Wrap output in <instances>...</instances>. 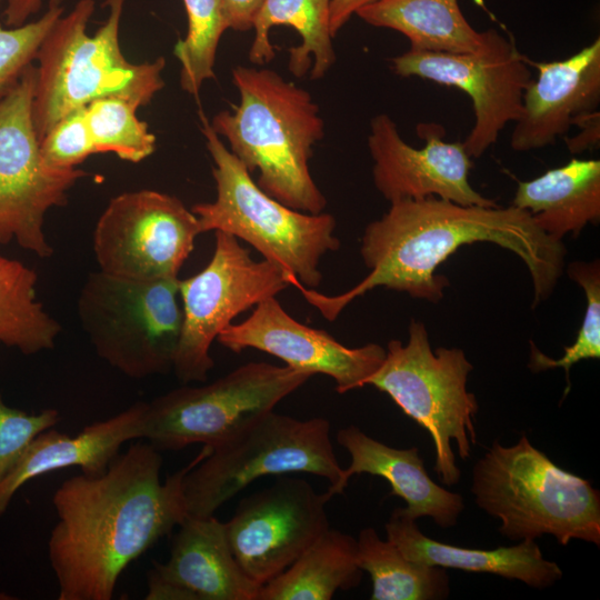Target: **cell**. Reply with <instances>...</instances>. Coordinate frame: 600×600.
Wrapping results in <instances>:
<instances>
[{
	"label": "cell",
	"mask_w": 600,
	"mask_h": 600,
	"mask_svg": "<svg viewBox=\"0 0 600 600\" xmlns=\"http://www.w3.org/2000/svg\"><path fill=\"white\" fill-rule=\"evenodd\" d=\"M211 452L160 480L162 457L136 443L98 476L66 479L52 496L58 521L48 557L59 600H110L123 570L187 517L182 480Z\"/></svg>",
	"instance_id": "1"
},
{
	"label": "cell",
	"mask_w": 600,
	"mask_h": 600,
	"mask_svg": "<svg viewBox=\"0 0 600 600\" xmlns=\"http://www.w3.org/2000/svg\"><path fill=\"white\" fill-rule=\"evenodd\" d=\"M474 242L496 243L522 260L532 280V308L549 298L562 274V241L546 234L526 210L462 206L429 197L391 202L380 219L366 227L360 253L370 272L352 289L326 296L298 281L293 287L329 321L377 287L436 303L449 286L437 268L460 247Z\"/></svg>",
	"instance_id": "2"
},
{
	"label": "cell",
	"mask_w": 600,
	"mask_h": 600,
	"mask_svg": "<svg viewBox=\"0 0 600 600\" xmlns=\"http://www.w3.org/2000/svg\"><path fill=\"white\" fill-rule=\"evenodd\" d=\"M240 101L213 116L210 126L270 197L294 210L323 212L327 199L310 172L313 146L324 123L311 94L267 68L237 66Z\"/></svg>",
	"instance_id": "3"
},
{
	"label": "cell",
	"mask_w": 600,
	"mask_h": 600,
	"mask_svg": "<svg viewBox=\"0 0 600 600\" xmlns=\"http://www.w3.org/2000/svg\"><path fill=\"white\" fill-rule=\"evenodd\" d=\"M94 4L93 0H79L56 21L38 50L32 119L39 141L60 119L93 100L117 97L143 107L164 87V58L133 63L121 51L124 0H106L109 17L89 36Z\"/></svg>",
	"instance_id": "4"
},
{
	"label": "cell",
	"mask_w": 600,
	"mask_h": 600,
	"mask_svg": "<svg viewBox=\"0 0 600 600\" xmlns=\"http://www.w3.org/2000/svg\"><path fill=\"white\" fill-rule=\"evenodd\" d=\"M470 491L509 540L549 534L561 546L573 539L600 546V491L557 466L524 434L508 447L493 441L473 466Z\"/></svg>",
	"instance_id": "5"
},
{
	"label": "cell",
	"mask_w": 600,
	"mask_h": 600,
	"mask_svg": "<svg viewBox=\"0 0 600 600\" xmlns=\"http://www.w3.org/2000/svg\"><path fill=\"white\" fill-rule=\"evenodd\" d=\"M201 131L213 161L217 196L191 208L201 233L221 231L247 242L306 288L319 287L323 256L339 249L333 216L307 213L267 194L243 163L201 116Z\"/></svg>",
	"instance_id": "6"
},
{
	"label": "cell",
	"mask_w": 600,
	"mask_h": 600,
	"mask_svg": "<svg viewBox=\"0 0 600 600\" xmlns=\"http://www.w3.org/2000/svg\"><path fill=\"white\" fill-rule=\"evenodd\" d=\"M473 366L460 348L431 349L424 324L411 320L407 343L391 340L380 368L368 380L428 431L434 446V466L440 481L457 484L461 471L452 442L461 459L477 444L474 418L478 401L467 390Z\"/></svg>",
	"instance_id": "7"
},
{
	"label": "cell",
	"mask_w": 600,
	"mask_h": 600,
	"mask_svg": "<svg viewBox=\"0 0 600 600\" xmlns=\"http://www.w3.org/2000/svg\"><path fill=\"white\" fill-rule=\"evenodd\" d=\"M343 469L333 451L330 423L266 412L211 452L184 474L182 491L187 517H210L227 501L264 476L311 473L340 481Z\"/></svg>",
	"instance_id": "8"
},
{
	"label": "cell",
	"mask_w": 600,
	"mask_h": 600,
	"mask_svg": "<svg viewBox=\"0 0 600 600\" xmlns=\"http://www.w3.org/2000/svg\"><path fill=\"white\" fill-rule=\"evenodd\" d=\"M179 280L89 273L77 313L97 354L133 379L171 371L182 329Z\"/></svg>",
	"instance_id": "9"
},
{
	"label": "cell",
	"mask_w": 600,
	"mask_h": 600,
	"mask_svg": "<svg viewBox=\"0 0 600 600\" xmlns=\"http://www.w3.org/2000/svg\"><path fill=\"white\" fill-rule=\"evenodd\" d=\"M312 376L287 366L248 362L211 383L173 389L150 402L140 438L158 450L211 448L269 412Z\"/></svg>",
	"instance_id": "10"
},
{
	"label": "cell",
	"mask_w": 600,
	"mask_h": 600,
	"mask_svg": "<svg viewBox=\"0 0 600 600\" xmlns=\"http://www.w3.org/2000/svg\"><path fill=\"white\" fill-rule=\"evenodd\" d=\"M214 238L208 264L179 280L182 329L172 370L182 383L206 381L214 366L210 349L219 333L240 313L290 286L281 268L252 259L233 236L214 231Z\"/></svg>",
	"instance_id": "11"
},
{
	"label": "cell",
	"mask_w": 600,
	"mask_h": 600,
	"mask_svg": "<svg viewBox=\"0 0 600 600\" xmlns=\"http://www.w3.org/2000/svg\"><path fill=\"white\" fill-rule=\"evenodd\" d=\"M36 81L31 64L0 100V244L16 241L46 259L53 254L43 230L46 213L64 206L87 172L56 168L42 159L32 119Z\"/></svg>",
	"instance_id": "12"
},
{
	"label": "cell",
	"mask_w": 600,
	"mask_h": 600,
	"mask_svg": "<svg viewBox=\"0 0 600 600\" xmlns=\"http://www.w3.org/2000/svg\"><path fill=\"white\" fill-rule=\"evenodd\" d=\"M400 77H419L456 87L472 102L473 127L462 141L470 158L494 144L507 123L521 117L523 93L532 80L528 59L513 40L497 29L483 31L482 44L472 52L409 49L391 59Z\"/></svg>",
	"instance_id": "13"
},
{
	"label": "cell",
	"mask_w": 600,
	"mask_h": 600,
	"mask_svg": "<svg viewBox=\"0 0 600 600\" xmlns=\"http://www.w3.org/2000/svg\"><path fill=\"white\" fill-rule=\"evenodd\" d=\"M201 234L197 216L174 196L136 190L112 198L93 231L99 270L132 280L178 278Z\"/></svg>",
	"instance_id": "14"
},
{
	"label": "cell",
	"mask_w": 600,
	"mask_h": 600,
	"mask_svg": "<svg viewBox=\"0 0 600 600\" xmlns=\"http://www.w3.org/2000/svg\"><path fill=\"white\" fill-rule=\"evenodd\" d=\"M330 499L296 477L279 478L242 499L224 528L246 576L263 586L293 563L330 528Z\"/></svg>",
	"instance_id": "15"
},
{
	"label": "cell",
	"mask_w": 600,
	"mask_h": 600,
	"mask_svg": "<svg viewBox=\"0 0 600 600\" xmlns=\"http://www.w3.org/2000/svg\"><path fill=\"white\" fill-rule=\"evenodd\" d=\"M217 341L236 353L252 348L293 370L328 376L339 393L367 386L386 357L378 343L349 348L327 331L297 321L276 297L259 302L246 320L228 326Z\"/></svg>",
	"instance_id": "16"
},
{
	"label": "cell",
	"mask_w": 600,
	"mask_h": 600,
	"mask_svg": "<svg viewBox=\"0 0 600 600\" xmlns=\"http://www.w3.org/2000/svg\"><path fill=\"white\" fill-rule=\"evenodd\" d=\"M426 144L414 148L400 136L386 113L370 121L368 148L377 190L390 203L437 197L462 206L496 207L469 181L472 161L462 142H447L438 129H423Z\"/></svg>",
	"instance_id": "17"
},
{
	"label": "cell",
	"mask_w": 600,
	"mask_h": 600,
	"mask_svg": "<svg viewBox=\"0 0 600 600\" xmlns=\"http://www.w3.org/2000/svg\"><path fill=\"white\" fill-rule=\"evenodd\" d=\"M538 70L523 93L522 113L511 133L514 151L553 144L582 116L600 104V39L579 52L551 62H532Z\"/></svg>",
	"instance_id": "18"
},
{
	"label": "cell",
	"mask_w": 600,
	"mask_h": 600,
	"mask_svg": "<svg viewBox=\"0 0 600 600\" xmlns=\"http://www.w3.org/2000/svg\"><path fill=\"white\" fill-rule=\"evenodd\" d=\"M179 527L169 560L153 562L148 577L176 587L186 600H258L262 586L239 567L223 522L188 516Z\"/></svg>",
	"instance_id": "19"
},
{
	"label": "cell",
	"mask_w": 600,
	"mask_h": 600,
	"mask_svg": "<svg viewBox=\"0 0 600 600\" xmlns=\"http://www.w3.org/2000/svg\"><path fill=\"white\" fill-rule=\"evenodd\" d=\"M338 443L350 454L351 461L343 469L339 483L327 490L332 498L342 493L354 474L379 476L391 486L389 496L404 500L402 512L410 519L429 517L441 528L457 524L464 509L461 494L437 484L428 474L419 449H397L364 433L357 426H348L337 433Z\"/></svg>",
	"instance_id": "20"
},
{
	"label": "cell",
	"mask_w": 600,
	"mask_h": 600,
	"mask_svg": "<svg viewBox=\"0 0 600 600\" xmlns=\"http://www.w3.org/2000/svg\"><path fill=\"white\" fill-rule=\"evenodd\" d=\"M144 409L146 402H136L113 417L84 427L73 437L51 428L38 433L0 482V517L14 493L36 477L76 466L88 476L103 473L122 443L140 438Z\"/></svg>",
	"instance_id": "21"
},
{
	"label": "cell",
	"mask_w": 600,
	"mask_h": 600,
	"mask_svg": "<svg viewBox=\"0 0 600 600\" xmlns=\"http://www.w3.org/2000/svg\"><path fill=\"white\" fill-rule=\"evenodd\" d=\"M384 529L387 540L414 562L491 573L536 589L549 588L562 578L558 563L546 559L534 541L492 550L457 547L424 536L417 521L407 517L401 508L392 511Z\"/></svg>",
	"instance_id": "22"
},
{
	"label": "cell",
	"mask_w": 600,
	"mask_h": 600,
	"mask_svg": "<svg viewBox=\"0 0 600 600\" xmlns=\"http://www.w3.org/2000/svg\"><path fill=\"white\" fill-rule=\"evenodd\" d=\"M512 206L557 241L579 236L600 220V161L573 158L568 163L518 183Z\"/></svg>",
	"instance_id": "23"
},
{
	"label": "cell",
	"mask_w": 600,
	"mask_h": 600,
	"mask_svg": "<svg viewBox=\"0 0 600 600\" xmlns=\"http://www.w3.org/2000/svg\"><path fill=\"white\" fill-rule=\"evenodd\" d=\"M331 0H263L254 21V37L248 58L257 66L270 62L274 46L269 32L276 26L293 28L301 43L288 49V69L297 78L309 73L313 80L322 78L333 66L336 53L329 29Z\"/></svg>",
	"instance_id": "24"
},
{
	"label": "cell",
	"mask_w": 600,
	"mask_h": 600,
	"mask_svg": "<svg viewBox=\"0 0 600 600\" xmlns=\"http://www.w3.org/2000/svg\"><path fill=\"white\" fill-rule=\"evenodd\" d=\"M356 14L371 26L404 34L413 50L472 52L483 41V31L471 27L458 0H379Z\"/></svg>",
	"instance_id": "25"
},
{
	"label": "cell",
	"mask_w": 600,
	"mask_h": 600,
	"mask_svg": "<svg viewBox=\"0 0 600 600\" xmlns=\"http://www.w3.org/2000/svg\"><path fill=\"white\" fill-rule=\"evenodd\" d=\"M356 552L354 538L329 528L284 571L261 587L258 600H330L336 591L359 584L362 570Z\"/></svg>",
	"instance_id": "26"
},
{
	"label": "cell",
	"mask_w": 600,
	"mask_h": 600,
	"mask_svg": "<svg viewBox=\"0 0 600 600\" xmlns=\"http://www.w3.org/2000/svg\"><path fill=\"white\" fill-rule=\"evenodd\" d=\"M356 559L371 577V600H440L449 594L447 569L407 559L373 528L360 531Z\"/></svg>",
	"instance_id": "27"
},
{
	"label": "cell",
	"mask_w": 600,
	"mask_h": 600,
	"mask_svg": "<svg viewBox=\"0 0 600 600\" xmlns=\"http://www.w3.org/2000/svg\"><path fill=\"white\" fill-rule=\"evenodd\" d=\"M37 273L0 254V343L23 354L50 350L61 332L36 293Z\"/></svg>",
	"instance_id": "28"
},
{
	"label": "cell",
	"mask_w": 600,
	"mask_h": 600,
	"mask_svg": "<svg viewBox=\"0 0 600 600\" xmlns=\"http://www.w3.org/2000/svg\"><path fill=\"white\" fill-rule=\"evenodd\" d=\"M188 32L179 40L173 54L180 62V86L198 96L203 82L214 78L217 49L223 32L230 28L226 0H183Z\"/></svg>",
	"instance_id": "29"
},
{
	"label": "cell",
	"mask_w": 600,
	"mask_h": 600,
	"mask_svg": "<svg viewBox=\"0 0 600 600\" xmlns=\"http://www.w3.org/2000/svg\"><path fill=\"white\" fill-rule=\"evenodd\" d=\"M139 107L117 97L91 101L84 107L87 126L96 153L113 152L118 158L138 163L156 149V136L137 117Z\"/></svg>",
	"instance_id": "30"
},
{
	"label": "cell",
	"mask_w": 600,
	"mask_h": 600,
	"mask_svg": "<svg viewBox=\"0 0 600 600\" xmlns=\"http://www.w3.org/2000/svg\"><path fill=\"white\" fill-rule=\"evenodd\" d=\"M568 276L577 282L586 296V310L577 338L571 346L564 347L560 359H552L542 353L530 341L528 367L537 373L548 369L563 368L567 380L564 397L570 391V370L573 364L586 359L600 358V264L599 260L573 261L568 266Z\"/></svg>",
	"instance_id": "31"
},
{
	"label": "cell",
	"mask_w": 600,
	"mask_h": 600,
	"mask_svg": "<svg viewBox=\"0 0 600 600\" xmlns=\"http://www.w3.org/2000/svg\"><path fill=\"white\" fill-rule=\"evenodd\" d=\"M62 13L61 0H50L47 11L36 21L10 28L0 23V100L36 60L44 37Z\"/></svg>",
	"instance_id": "32"
},
{
	"label": "cell",
	"mask_w": 600,
	"mask_h": 600,
	"mask_svg": "<svg viewBox=\"0 0 600 600\" xmlns=\"http://www.w3.org/2000/svg\"><path fill=\"white\" fill-rule=\"evenodd\" d=\"M59 420L60 413L56 409L31 414L7 406L0 396V482L17 464L30 441Z\"/></svg>",
	"instance_id": "33"
},
{
	"label": "cell",
	"mask_w": 600,
	"mask_h": 600,
	"mask_svg": "<svg viewBox=\"0 0 600 600\" xmlns=\"http://www.w3.org/2000/svg\"><path fill=\"white\" fill-rule=\"evenodd\" d=\"M42 159L56 168H77L91 154L94 146L87 126L84 108L60 119L39 141Z\"/></svg>",
	"instance_id": "34"
},
{
	"label": "cell",
	"mask_w": 600,
	"mask_h": 600,
	"mask_svg": "<svg viewBox=\"0 0 600 600\" xmlns=\"http://www.w3.org/2000/svg\"><path fill=\"white\" fill-rule=\"evenodd\" d=\"M600 112L593 111L579 118L574 126L580 128V133L567 140L568 149L571 153H580L584 150L593 149L600 141Z\"/></svg>",
	"instance_id": "35"
},
{
	"label": "cell",
	"mask_w": 600,
	"mask_h": 600,
	"mask_svg": "<svg viewBox=\"0 0 600 600\" xmlns=\"http://www.w3.org/2000/svg\"><path fill=\"white\" fill-rule=\"evenodd\" d=\"M230 29L248 31L252 29L256 14L263 0H226Z\"/></svg>",
	"instance_id": "36"
},
{
	"label": "cell",
	"mask_w": 600,
	"mask_h": 600,
	"mask_svg": "<svg viewBox=\"0 0 600 600\" xmlns=\"http://www.w3.org/2000/svg\"><path fill=\"white\" fill-rule=\"evenodd\" d=\"M377 1L379 0H331L329 13L331 36L334 37L360 8Z\"/></svg>",
	"instance_id": "37"
},
{
	"label": "cell",
	"mask_w": 600,
	"mask_h": 600,
	"mask_svg": "<svg viewBox=\"0 0 600 600\" xmlns=\"http://www.w3.org/2000/svg\"><path fill=\"white\" fill-rule=\"evenodd\" d=\"M41 6L42 0H6L4 24L10 28L27 23L29 18L40 10Z\"/></svg>",
	"instance_id": "38"
}]
</instances>
